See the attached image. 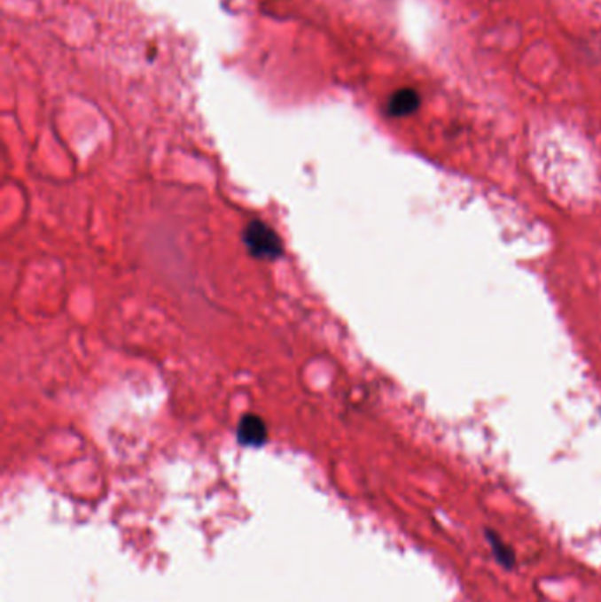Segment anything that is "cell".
<instances>
[{
  "mask_svg": "<svg viewBox=\"0 0 601 602\" xmlns=\"http://www.w3.org/2000/svg\"><path fill=\"white\" fill-rule=\"evenodd\" d=\"M420 106V97L411 89H402L395 92L388 103V113L392 117H408L415 113Z\"/></svg>",
  "mask_w": 601,
  "mask_h": 602,
  "instance_id": "cell-3",
  "label": "cell"
},
{
  "mask_svg": "<svg viewBox=\"0 0 601 602\" xmlns=\"http://www.w3.org/2000/svg\"><path fill=\"white\" fill-rule=\"evenodd\" d=\"M267 425L256 414H247L242 418L238 427V441L244 446H263L267 443Z\"/></svg>",
  "mask_w": 601,
  "mask_h": 602,
  "instance_id": "cell-2",
  "label": "cell"
},
{
  "mask_svg": "<svg viewBox=\"0 0 601 602\" xmlns=\"http://www.w3.org/2000/svg\"><path fill=\"white\" fill-rule=\"evenodd\" d=\"M244 243L256 259L276 261L283 256V242L279 235L263 220H251L244 229Z\"/></svg>",
  "mask_w": 601,
  "mask_h": 602,
  "instance_id": "cell-1",
  "label": "cell"
}]
</instances>
